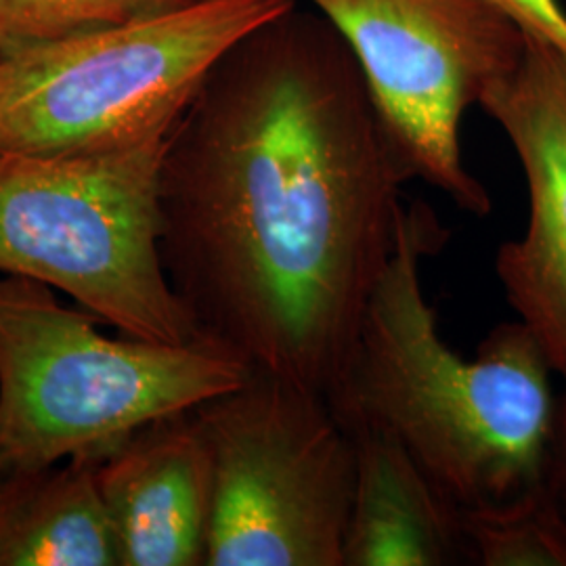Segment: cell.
Instances as JSON below:
<instances>
[{
	"label": "cell",
	"instance_id": "cell-2",
	"mask_svg": "<svg viewBox=\"0 0 566 566\" xmlns=\"http://www.w3.org/2000/svg\"><path fill=\"white\" fill-rule=\"evenodd\" d=\"M447 235L426 203L405 206L395 254L327 403L348 432L390 434L465 510L507 502L546 479L560 395L523 322L493 327L472 359L451 350L422 282L426 259Z\"/></svg>",
	"mask_w": 566,
	"mask_h": 566
},
{
	"label": "cell",
	"instance_id": "cell-8",
	"mask_svg": "<svg viewBox=\"0 0 566 566\" xmlns=\"http://www.w3.org/2000/svg\"><path fill=\"white\" fill-rule=\"evenodd\" d=\"M479 105L500 124L525 172L528 223L502 243L495 273L518 322L546 353L566 401V53L526 34L518 63Z\"/></svg>",
	"mask_w": 566,
	"mask_h": 566
},
{
	"label": "cell",
	"instance_id": "cell-13",
	"mask_svg": "<svg viewBox=\"0 0 566 566\" xmlns=\"http://www.w3.org/2000/svg\"><path fill=\"white\" fill-rule=\"evenodd\" d=\"M185 2L189 0H0V57Z\"/></svg>",
	"mask_w": 566,
	"mask_h": 566
},
{
	"label": "cell",
	"instance_id": "cell-4",
	"mask_svg": "<svg viewBox=\"0 0 566 566\" xmlns=\"http://www.w3.org/2000/svg\"><path fill=\"white\" fill-rule=\"evenodd\" d=\"M172 130L105 151L0 154V273L57 287L130 338H203L160 252Z\"/></svg>",
	"mask_w": 566,
	"mask_h": 566
},
{
	"label": "cell",
	"instance_id": "cell-1",
	"mask_svg": "<svg viewBox=\"0 0 566 566\" xmlns=\"http://www.w3.org/2000/svg\"><path fill=\"white\" fill-rule=\"evenodd\" d=\"M411 179L348 42L294 4L212 70L170 135L166 275L200 336L329 399Z\"/></svg>",
	"mask_w": 566,
	"mask_h": 566
},
{
	"label": "cell",
	"instance_id": "cell-7",
	"mask_svg": "<svg viewBox=\"0 0 566 566\" xmlns=\"http://www.w3.org/2000/svg\"><path fill=\"white\" fill-rule=\"evenodd\" d=\"M348 42L413 179L486 217L462 158V118L523 57L526 34L491 0H308Z\"/></svg>",
	"mask_w": 566,
	"mask_h": 566
},
{
	"label": "cell",
	"instance_id": "cell-16",
	"mask_svg": "<svg viewBox=\"0 0 566 566\" xmlns=\"http://www.w3.org/2000/svg\"><path fill=\"white\" fill-rule=\"evenodd\" d=\"M4 78H7V60H4V57H0V91H2Z\"/></svg>",
	"mask_w": 566,
	"mask_h": 566
},
{
	"label": "cell",
	"instance_id": "cell-6",
	"mask_svg": "<svg viewBox=\"0 0 566 566\" xmlns=\"http://www.w3.org/2000/svg\"><path fill=\"white\" fill-rule=\"evenodd\" d=\"M193 416L212 468L206 566H343L357 446L327 399L250 369Z\"/></svg>",
	"mask_w": 566,
	"mask_h": 566
},
{
	"label": "cell",
	"instance_id": "cell-14",
	"mask_svg": "<svg viewBox=\"0 0 566 566\" xmlns=\"http://www.w3.org/2000/svg\"><path fill=\"white\" fill-rule=\"evenodd\" d=\"M523 32L566 53V11L560 0H491Z\"/></svg>",
	"mask_w": 566,
	"mask_h": 566
},
{
	"label": "cell",
	"instance_id": "cell-11",
	"mask_svg": "<svg viewBox=\"0 0 566 566\" xmlns=\"http://www.w3.org/2000/svg\"><path fill=\"white\" fill-rule=\"evenodd\" d=\"M99 458L0 481V566H120Z\"/></svg>",
	"mask_w": 566,
	"mask_h": 566
},
{
	"label": "cell",
	"instance_id": "cell-10",
	"mask_svg": "<svg viewBox=\"0 0 566 566\" xmlns=\"http://www.w3.org/2000/svg\"><path fill=\"white\" fill-rule=\"evenodd\" d=\"M357 479L343 566L472 565L455 506L390 434L350 432Z\"/></svg>",
	"mask_w": 566,
	"mask_h": 566
},
{
	"label": "cell",
	"instance_id": "cell-15",
	"mask_svg": "<svg viewBox=\"0 0 566 566\" xmlns=\"http://www.w3.org/2000/svg\"><path fill=\"white\" fill-rule=\"evenodd\" d=\"M549 476L558 486L560 495L566 502V401L560 397V411H558V428L554 439V451H552V464H549Z\"/></svg>",
	"mask_w": 566,
	"mask_h": 566
},
{
	"label": "cell",
	"instance_id": "cell-5",
	"mask_svg": "<svg viewBox=\"0 0 566 566\" xmlns=\"http://www.w3.org/2000/svg\"><path fill=\"white\" fill-rule=\"evenodd\" d=\"M296 0H189L7 55L0 154L118 149L177 126L212 70Z\"/></svg>",
	"mask_w": 566,
	"mask_h": 566
},
{
	"label": "cell",
	"instance_id": "cell-9",
	"mask_svg": "<svg viewBox=\"0 0 566 566\" xmlns=\"http://www.w3.org/2000/svg\"><path fill=\"white\" fill-rule=\"evenodd\" d=\"M97 479L120 566H206L212 468L193 409L102 455Z\"/></svg>",
	"mask_w": 566,
	"mask_h": 566
},
{
	"label": "cell",
	"instance_id": "cell-12",
	"mask_svg": "<svg viewBox=\"0 0 566 566\" xmlns=\"http://www.w3.org/2000/svg\"><path fill=\"white\" fill-rule=\"evenodd\" d=\"M476 566H566V502L547 472L539 485L486 506L462 510Z\"/></svg>",
	"mask_w": 566,
	"mask_h": 566
},
{
	"label": "cell",
	"instance_id": "cell-3",
	"mask_svg": "<svg viewBox=\"0 0 566 566\" xmlns=\"http://www.w3.org/2000/svg\"><path fill=\"white\" fill-rule=\"evenodd\" d=\"M208 338L151 343L97 332L95 315L49 285L0 277V481L72 458H102L145 426L191 411L248 380Z\"/></svg>",
	"mask_w": 566,
	"mask_h": 566
}]
</instances>
